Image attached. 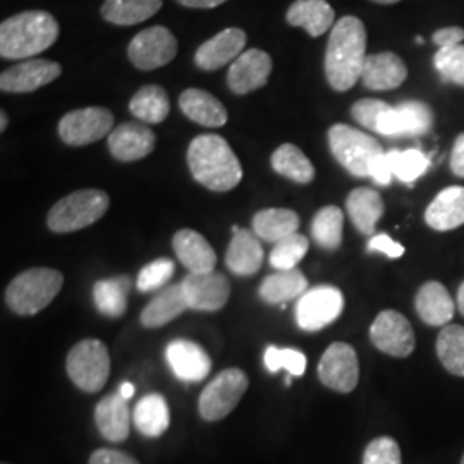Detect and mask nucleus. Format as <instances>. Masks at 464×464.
<instances>
[{
  "label": "nucleus",
  "instance_id": "obj_1",
  "mask_svg": "<svg viewBox=\"0 0 464 464\" xmlns=\"http://www.w3.org/2000/svg\"><path fill=\"white\" fill-rule=\"evenodd\" d=\"M366 30L362 19L341 17L332 26L325 53L327 82L335 92H348L362 80L366 61Z\"/></svg>",
  "mask_w": 464,
  "mask_h": 464
},
{
  "label": "nucleus",
  "instance_id": "obj_2",
  "mask_svg": "<svg viewBox=\"0 0 464 464\" xmlns=\"http://www.w3.org/2000/svg\"><path fill=\"white\" fill-rule=\"evenodd\" d=\"M188 166L195 181L217 193L231 191L243 179L241 162L218 134H199L189 143Z\"/></svg>",
  "mask_w": 464,
  "mask_h": 464
},
{
  "label": "nucleus",
  "instance_id": "obj_3",
  "mask_svg": "<svg viewBox=\"0 0 464 464\" xmlns=\"http://www.w3.org/2000/svg\"><path fill=\"white\" fill-rule=\"evenodd\" d=\"M59 38V23L45 11H26L0 24V55L4 59H30L49 49Z\"/></svg>",
  "mask_w": 464,
  "mask_h": 464
},
{
  "label": "nucleus",
  "instance_id": "obj_4",
  "mask_svg": "<svg viewBox=\"0 0 464 464\" xmlns=\"http://www.w3.org/2000/svg\"><path fill=\"white\" fill-rule=\"evenodd\" d=\"M64 276L59 270L36 266L21 272L7 285L5 303L21 316H32L45 310L59 295Z\"/></svg>",
  "mask_w": 464,
  "mask_h": 464
},
{
  "label": "nucleus",
  "instance_id": "obj_5",
  "mask_svg": "<svg viewBox=\"0 0 464 464\" xmlns=\"http://www.w3.org/2000/svg\"><path fill=\"white\" fill-rule=\"evenodd\" d=\"M109 195L102 189H80L59 199L47 216L50 231L66 234L95 224L109 210Z\"/></svg>",
  "mask_w": 464,
  "mask_h": 464
},
{
  "label": "nucleus",
  "instance_id": "obj_6",
  "mask_svg": "<svg viewBox=\"0 0 464 464\" xmlns=\"http://www.w3.org/2000/svg\"><path fill=\"white\" fill-rule=\"evenodd\" d=\"M329 147L334 159L356 178L370 176V164L383 153L381 143L363 131L346 124H335L329 130Z\"/></svg>",
  "mask_w": 464,
  "mask_h": 464
},
{
  "label": "nucleus",
  "instance_id": "obj_7",
  "mask_svg": "<svg viewBox=\"0 0 464 464\" xmlns=\"http://www.w3.org/2000/svg\"><path fill=\"white\" fill-rule=\"evenodd\" d=\"M69 379L84 392H99L109 381V349L97 339H84L69 351L66 360Z\"/></svg>",
  "mask_w": 464,
  "mask_h": 464
},
{
  "label": "nucleus",
  "instance_id": "obj_8",
  "mask_svg": "<svg viewBox=\"0 0 464 464\" xmlns=\"http://www.w3.org/2000/svg\"><path fill=\"white\" fill-rule=\"evenodd\" d=\"M246 373L239 368H227L210 382L198 399V411L207 421H218L231 413L248 389Z\"/></svg>",
  "mask_w": 464,
  "mask_h": 464
},
{
  "label": "nucleus",
  "instance_id": "obj_9",
  "mask_svg": "<svg viewBox=\"0 0 464 464\" xmlns=\"http://www.w3.org/2000/svg\"><path fill=\"white\" fill-rule=\"evenodd\" d=\"M344 308L343 293L334 285H316L306 291L296 304V322L299 329L316 332L335 322Z\"/></svg>",
  "mask_w": 464,
  "mask_h": 464
},
{
  "label": "nucleus",
  "instance_id": "obj_10",
  "mask_svg": "<svg viewBox=\"0 0 464 464\" xmlns=\"http://www.w3.org/2000/svg\"><path fill=\"white\" fill-rule=\"evenodd\" d=\"M114 116L105 107H86L72 112L59 122V136L71 147H84L112 133Z\"/></svg>",
  "mask_w": 464,
  "mask_h": 464
},
{
  "label": "nucleus",
  "instance_id": "obj_11",
  "mask_svg": "<svg viewBox=\"0 0 464 464\" xmlns=\"http://www.w3.org/2000/svg\"><path fill=\"white\" fill-rule=\"evenodd\" d=\"M178 40L166 26H151L134 36L128 47V57L141 71H153L174 61Z\"/></svg>",
  "mask_w": 464,
  "mask_h": 464
},
{
  "label": "nucleus",
  "instance_id": "obj_12",
  "mask_svg": "<svg viewBox=\"0 0 464 464\" xmlns=\"http://www.w3.org/2000/svg\"><path fill=\"white\" fill-rule=\"evenodd\" d=\"M318 379L332 391L353 392L360 381V363L354 348L346 343L331 344L320 360Z\"/></svg>",
  "mask_w": 464,
  "mask_h": 464
},
{
  "label": "nucleus",
  "instance_id": "obj_13",
  "mask_svg": "<svg viewBox=\"0 0 464 464\" xmlns=\"http://www.w3.org/2000/svg\"><path fill=\"white\" fill-rule=\"evenodd\" d=\"M370 339L375 348L394 358H406L416 348L411 324L394 310H385L377 315L370 327Z\"/></svg>",
  "mask_w": 464,
  "mask_h": 464
},
{
  "label": "nucleus",
  "instance_id": "obj_14",
  "mask_svg": "<svg viewBox=\"0 0 464 464\" xmlns=\"http://www.w3.org/2000/svg\"><path fill=\"white\" fill-rule=\"evenodd\" d=\"M433 112L423 102H402L396 107H389L379 121L377 133L387 138L399 136H421L431 130Z\"/></svg>",
  "mask_w": 464,
  "mask_h": 464
},
{
  "label": "nucleus",
  "instance_id": "obj_15",
  "mask_svg": "<svg viewBox=\"0 0 464 464\" xmlns=\"http://www.w3.org/2000/svg\"><path fill=\"white\" fill-rule=\"evenodd\" d=\"M181 284L188 308L197 312H217L231 296V284L220 272L188 274Z\"/></svg>",
  "mask_w": 464,
  "mask_h": 464
},
{
  "label": "nucleus",
  "instance_id": "obj_16",
  "mask_svg": "<svg viewBox=\"0 0 464 464\" xmlns=\"http://www.w3.org/2000/svg\"><path fill=\"white\" fill-rule=\"evenodd\" d=\"M63 67L47 59H28L0 74V88L7 93H30L57 80Z\"/></svg>",
  "mask_w": 464,
  "mask_h": 464
},
{
  "label": "nucleus",
  "instance_id": "obj_17",
  "mask_svg": "<svg viewBox=\"0 0 464 464\" xmlns=\"http://www.w3.org/2000/svg\"><path fill=\"white\" fill-rule=\"evenodd\" d=\"M270 72L272 59L266 52L260 49L246 50L232 63L227 84L232 93L246 95L249 92L266 86Z\"/></svg>",
  "mask_w": 464,
  "mask_h": 464
},
{
  "label": "nucleus",
  "instance_id": "obj_18",
  "mask_svg": "<svg viewBox=\"0 0 464 464\" xmlns=\"http://www.w3.org/2000/svg\"><path fill=\"white\" fill-rule=\"evenodd\" d=\"M155 143V133L140 122H122L109 134V150L121 162H134L149 157Z\"/></svg>",
  "mask_w": 464,
  "mask_h": 464
},
{
  "label": "nucleus",
  "instance_id": "obj_19",
  "mask_svg": "<svg viewBox=\"0 0 464 464\" xmlns=\"http://www.w3.org/2000/svg\"><path fill=\"white\" fill-rule=\"evenodd\" d=\"M167 363L174 375L184 382L207 379L212 370V360L207 351L188 339H176L167 346Z\"/></svg>",
  "mask_w": 464,
  "mask_h": 464
},
{
  "label": "nucleus",
  "instance_id": "obj_20",
  "mask_svg": "<svg viewBox=\"0 0 464 464\" xmlns=\"http://www.w3.org/2000/svg\"><path fill=\"white\" fill-rule=\"evenodd\" d=\"M246 47V34L241 28H227L207 40L195 53V63L203 71H216L234 63Z\"/></svg>",
  "mask_w": 464,
  "mask_h": 464
},
{
  "label": "nucleus",
  "instance_id": "obj_21",
  "mask_svg": "<svg viewBox=\"0 0 464 464\" xmlns=\"http://www.w3.org/2000/svg\"><path fill=\"white\" fill-rule=\"evenodd\" d=\"M408 67L394 52H381L368 55L362 82L368 90L385 92L394 90L406 82Z\"/></svg>",
  "mask_w": 464,
  "mask_h": 464
},
{
  "label": "nucleus",
  "instance_id": "obj_22",
  "mask_svg": "<svg viewBox=\"0 0 464 464\" xmlns=\"http://www.w3.org/2000/svg\"><path fill=\"white\" fill-rule=\"evenodd\" d=\"M172 248L176 256L189 274H208L214 272L217 255L210 243L193 229H181L172 237Z\"/></svg>",
  "mask_w": 464,
  "mask_h": 464
},
{
  "label": "nucleus",
  "instance_id": "obj_23",
  "mask_svg": "<svg viewBox=\"0 0 464 464\" xmlns=\"http://www.w3.org/2000/svg\"><path fill=\"white\" fill-rule=\"evenodd\" d=\"M95 423L100 435L109 442H124L130 437L131 411L121 394H109L95 408Z\"/></svg>",
  "mask_w": 464,
  "mask_h": 464
},
{
  "label": "nucleus",
  "instance_id": "obj_24",
  "mask_svg": "<svg viewBox=\"0 0 464 464\" xmlns=\"http://www.w3.org/2000/svg\"><path fill=\"white\" fill-rule=\"evenodd\" d=\"M264 248L255 232L239 229L234 232L231 245L226 253V264L232 274L249 277L255 276L264 264Z\"/></svg>",
  "mask_w": 464,
  "mask_h": 464
},
{
  "label": "nucleus",
  "instance_id": "obj_25",
  "mask_svg": "<svg viewBox=\"0 0 464 464\" xmlns=\"http://www.w3.org/2000/svg\"><path fill=\"white\" fill-rule=\"evenodd\" d=\"M425 220L435 231H452L464 224V188L442 189L425 212Z\"/></svg>",
  "mask_w": 464,
  "mask_h": 464
},
{
  "label": "nucleus",
  "instance_id": "obj_26",
  "mask_svg": "<svg viewBox=\"0 0 464 464\" xmlns=\"http://www.w3.org/2000/svg\"><path fill=\"white\" fill-rule=\"evenodd\" d=\"M415 306L418 316L431 327L448 325L456 310L448 289L440 282L435 281L427 282L420 287Z\"/></svg>",
  "mask_w": 464,
  "mask_h": 464
},
{
  "label": "nucleus",
  "instance_id": "obj_27",
  "mask_svg": "<svg viewBox=\"0 0 464 464\" xmlns=\"http://www.w3.org/2000/svg\"><path fill=\"white\" fill-rule=\"evenodd\" d=\"M179 107L184 116L205 128H220L229 119L222 102L198 88H189L183 92L179 97Z\"/></svg>",
  "mask_w": 464,
  "mask_h": 464
},
{
  "label": "nucleus",
  "instance_id": "obj_28",
  "mask_svg": "<svg viewBox=\"0 0 464 464\" xmlns=\"http://www.w3.org/2000/svg\"><path fill=\"white\" fill-rule=\"evenodd\" d=\"M188 308L184 296L183 284H172L162 289L155 298L150 301L141 312V325L147 329L164 327L169 322L181 315Z\"/></svg>",
  "mask_w": 464,
  "mask_h": 464
},
{
  "label": "nucleus",
  "instance_id": "obj_29",
  "mask_svg": "<svg viewBox=\"0 0 464 464\" xmlns=\"http://www.w3.org/2000/svg\"><path fill=\"white\" fill-rule=\"evenodd\" d=\"M285 19L291 26L306 30L310 36H320L334 26L335 13L327 0H296Z\"/></svg>",
  "mask_w": 464,
  "mask_h": 464
},
{
  "label": "nucleus",
  "instance_id": "obj_30",
  "mask_svg": "<svg viewBox=\"0 0 464 464\" xmlns=\"http://www.w3.org/2000/svg\"><path fill=\"white\" fill-rule=\"evenodd\" d=\"M349 218L362 234H373L375 226L383 216V199L370 188H356L346 199Z\"/></svg>",
  "mask_w": 464,
  "mask_h": 464
},
{
  "label": "nucleus",
  "instance_id": "obj_31",
  "mask_svg": "<svg viewBox=\"0 0 464 464\" xmlns=\"http://www.w3.org/2000/svg\"><path fill=\"white\" fill-rule=\"evenodd\" d=\"M308 289V281L299 268L277 270L260 284V298L268 304H282L301 298Z\"/></svg>",
  "mask_w": 464,
  "mask_h": 464
},
{
  "label": "nucleus",
  "instance_id": "obj_32",
  "mask_svg": "<svg viewBox=\"0 0 464 464\" xmlns=\"http://www.w3.org/2000/svg\"><path fill=\"white\" fill-rule=\"evenodd\" d=\"M133 423L141 435L155 439L166 433L170 425V411L162 394H149L138 401L133 411Z\"/></svg>",
  "mask_w": 464,
  "mask_h": 464
},
{
  "label": "nucleus",
  "instance_id": "obj_33",
  "mask_svg": "<svg viewBox=\"0 0 464 464\" xmlns=\"http://www.w3.org/2000/svg\"><path fill=\"white\" fill-rule=\"evenodd\" d=\"M253 232L268 243H279L291 234H296L299 216L289 208H266L253 217Z\"/></svg>",
  "mask_w": 464,
  "mask_h": 464
},
{
  "label": "nucleus",
  "instance_id": "obj_34",
  "mask_svg": "<svg viewBox=\"0 0 464 464\" xmlns=\"http://www.w3.org/2000/svg\"><path fill=\"white\" fill-rule=\"evenodd\" d=\"M162 7V0H105L102 16L117 26H133L143 23Z\"/></svg>",
  "mask_w": 464,
  "mask_h": 464
},
{
  "label": "nucleus",
  "instance_id": "obj_35",
  "mask_svg": "<svg viewBox=\"0 0 464 464\" xmlns=\"http://www.w3.org/2000/svg\"><path fill=\"white\" fill-rule=\"evenodd\" d=\"M130 111L136 119L147 124H160L170 112V100L162 86L149 84L134 93Z\"/></svg>",
  "mask_w": 464,
  "mask_h": 464
},
{
  "label": "nucleus",
  "instance_id": "obj_36",
  "mask_svg": "<svg viewBox=\"0 0 464 464\" xmlns=\"http://www.w3.org/2000/svg\"><path fill=\"white\" fill-rule=\"evenodd\" d=\"M131 281L126 276L99 281L93 285V301L102 315L119 318L128 310Z\"/></svg>",
  "mask_w": 464,
  "mask_h": 464
},
{
  "label": "nucleus",
  "instance_id": "obj_37",
  "mask_svg": "<svg viewBox=\"0 0 464 464\" xmlns=\"http://www.w3.org/2000/svg\"><path fill=\"white\" fill-rule=\"evenodd\" d=\"M272 167L277 174L299 184H308L315 178V167L296 145L285 143L272 153Z\"/></svg>",
  "mask_w": 464,
  "mask_h": 464
},
{
  "label": "nucleus",
  "instance_id": "obj_38",
  "mask_svg": "<svg viewBox=\"0 0 464 464\" xmlns=\"http://www.w3.org/2000/svg\"><path fill=\"white\" fill-rule=\"evenodd\" d=\"M344 214L337 207H324L316 212L312 222V236L316 245L324 249H337L343 243Z\"/></svg>",
  "mask_w": 464,
  "mask_h": 464
},
{
  "label": "nucleus",
  "instance_id": "obj_39",
  "mask_svg": "<svg viewBox=\"0 0 464 464\" xmlns=\"http://www.w3.org/2000/svg\"><path fill=\"white\" fill-rule=\"evenodd\" d=\"M437 354L449 373L464 377V327L446 325L437 339Z\"/></svg>",
  "mask_w": 464,
  "mask_h": 464
},
{
  "label": "nucleus",
  "instance_id": "obj_40",
  "mask_svg": "<svg viewBox=\"0 0 464 464\" xmlns=\"http://www.w3.org/2000/svg\"><path fill=\"white\" fill-rule=\"evenodd\" d=\"M394 178H398L401 183L413 184L418 178H421L429 167H430V159L427 153L421 150L410 149L401 151V150H391L387 151Z\"/></svg>",
  "mask_w": 464,
  "mask_h": 464
},
{
  "label": "nucleus",
  "instance_id": "obj_41",
  "mask_svg": "<svg viewBox=\"0 0 464 464\" xmlns=\"http://www.w3.org/2000/svg\"><path fill=\"white\" fill-rule=\"evenodd\" d=\"M310 241L303 234H291L285 239L276 243L274 249L270 251L268 262L276 270H293L298 268V264L308 253Z\"/></svg>",
  "mask_w": 464,
  "mask_h": 464
},
{
  "label": "nucleus",
  "instance_id": "obj_42",
  "mask_svg": "<svg viewBox=\"0 0 464 464\" xmlns=\"http://www.w3.org/2000/svg\"><path fill=\"white\" fill-rule=\"evenodd\" d=\"M433 66L446 83L464 86V45L439 49L433 57Z\"/></svg>",
  "mask_w": 464,
  "mask_h": 464
},
{
  "label": "nucleus",
  "instance_id": "obj_43",
  "mask_svg": "<svg viewBox=\"0 0 464 464\" xmlns=\"http://www.w3.org/2000/svg\"><path fill=\"white\" fill-rule=\"evenodd\" d=\"M264 362H266V370L272 373L284 368L289 372V375L301 377L306 370V356L298 349H279L276 346H268Z\"/></svg>",
  "mask_w": 464,
  "mask_h": 464
},
{
  "label": "nucleus",
  "instance_id": "obj_44",
  "mask_svg": "<svg viewBox=\"0 0 464 464\" xmlns=\"http://www.w3.org/2000/svg\"><path fill=\"white\" fill-rule=\"evenodd\" d=\"M174 272H176V266L172 260L159 258L140 270L136 287L140 293H151V291L162 289L167 282L172 279Z\"/></svg>",
  "mask_w": 464,
  "mask_h": 464
},
{
  "label": "nucleus",
  "instance_id": "obj_45",
  "mask_svg": "<svg viewBox=\"0 0 464 464\" xmlns=\"http://www.w3.org/2000/svg\"><path fill=\"white\" fill-rule=\"evenodd\" d=\"M401 449L392 437H379L365 449L363 464H401Z\"/></svg>",
  "mask_w": 464,
  "mask_h": 464
},
{
  "label": "nucleus",
  "instance_id": "obj_46",
  "mask_svg": "<svg viewBox=\"0 0 464 464\" xmlns=\"http://www.w3.org/2000/svg\"><path fill=\"white\" fill-rule=\"evenodd\" d=\"M391 105L382 102V100L363 99L356 102L351 107V116L354 117V121L358 124H362L366 130L377 133L379 131V121L382 114L389 109Z\"/></svg>",
  "mask_w": 464,
  "mask_h": 464
},
{
  "label": "nucleus",
  "instance_id": "obj_47",
  "mask_svg": "<svg viewBox=\"0 0 464 464\" xmlns=\"http://www.w3.org/2000/svg\"><path fill=\"white\" fill-rule=\"evenodd\" d=\"M373 181L381 186H389L392 178H394V172H392V166H391V160H389V155L387 151H383L379 157L373 159V162L370 164V176Z\"/></svg>",
  "mask_w": 464,
  "mask_h": 464
},
{
  "label": "nucleus",
  "instance_id": "obj_48",
  "mask_svg": "<svg viewBox=\"0 0 464 464\" xmlns=\"http://www.w3.org/2000/svg\"><path fill=\"white\" fill-rule=\"evenodd\" d=\"M368 251H379L387 255L389 258H401L404 255V246L399 245L398 241L391 239L387 234H377L370 239Z\"/></svg>",
  "mask_w": 464,
  "mask_h": 464
},
{
  "label": "nucleus",
  "instance_id": "obj_49",
  "mask_svg": "<svg viewBox=\"0 0 464 464\" xmlns=\"http://www.w3.org/2000/svg\"><path fill=\"white\" fill-rule=\"evenodd\" d=\"M90 464H140L133 456L116 449H99L92 454Z\"/></svg>",
  "mask_w": 464,
  "mask_h": 464
},
{
  "label": "nucleus",
  "instance_id": "obj_50",
  "mask_svg": "<svg viewBox=\"0 0 464 464\" xmlns=\"http://www.w3.org/2000/svg\"><path fill=\"white\" fill-rule=\"evenodd\" d=\"M433 44L439 49H449V47H456L461 45L464 40V30L459 26H449V28H442L439 32H435L431 36Z\"/></svg>",
  "mask_w": 464,
  "mask_h": 464
},
{
  "label": "nucleus",
  "instance_id": "obj_51",
  "mask_svg": "<svg viewBox=\"0 0 464 464\" xmlns=\"http://www.w3.org/2000/svg\"><path fill=\"white\" fill-rule=\"evenodd\" d=\"M450 170L454 176L464 178V133L459 134L454 141L450 155Z\"/></svg>",
  "mask_w": 464,
  "mask_h": 464
},
{
  "label": "nucleus",
  "instance_id": "obj_52",
  "mask_svg": "<svg viewBox=\"0 0 464 464\" xmlns=\"http://www.w3.org/2000/svg\"><path fill=\"white\" fill-rule=\"evenodd\" d=\"M181 5L186 7H195V9H214L222 5L227 0H178Z\"/></svg>",
  "mask_w": 464,
  "mask_h": 464
},
{
  "label": "nucleus",
  "instance_id": "obj_53",
  "mask_svg": "<svg viewBox=\"0 0 464 464\" xmlns=\"http://www.w3.org/2000/svg\"><path fill=\"white\" fill-rule=\"evenodd\" d=\"M119 394H121V398L131 399L134 396V385L131 382H124L121 387H119Z\"/></svg>",
  "mask_w": 464,
  "mask_h": 464
},
{
  "label": "nucleus",
  "instance_id": "obj_54",
  "mask_svg": "<svg viewBox=\"0 0 464 464\" xmlns=\"http://www.w3.org/2000/svg\"><path fill=\"white\" fill-rule=\"evenodd\" d=\"M458 308H459L461 315L464 316V282L459 285V291H458Z\"/></svg>",
  "mask_w": 464,
  "mask_h": 464
},
{
  "label": "nucleus",
  "instance_id": "obj_55",
  "mask_svg": "<svg viewBox=\"0 0 464 464\" xmlns=\"http://www.w3.org/2000/svg\"><path fill=\"white\" fill-rule=\"evenodd\" d=\"M7 121H9V119L5 116V112L2 111V112H0V131H2V133H4L5 128H7Z\"/></svg>",
  "mask_w": 464,
  "mask_h": 464
},
{
  "label": "nucleus",
  "instance_id": "obj_56",
  "mask_svg": "<svg viewBox=\"0 0 464 464\" xmlns=\"http://www.w3.org/2000/svg\"><path fill=\"white\" fill-rule=\"evenodd\" d=\"M373 2H377V4H385V5H389V4H398L401 0H373Z\"/></svg>",
  "mask_w": 464,
  "mask_h": 464
},
{
  "label": "nucleus",
  "instance_id": "obj_57",
  "mask_svg": "<svg viewBox=\"0 0 464 464\" xmlns=\"http://www.w3.org/2000/svg\"><path fill=\"white\" fill-rule=\"evenodd\" d=\"M415 40L416 44H421V45H423V42H425V40H423V36H416Z\"/></svg>",
  "mask_w": 464,
  "mask_h": 464
},
{
  "label": "nucleus",
  "instance_id": "obj_58",
  "mask_svg": "<svg viewBox=\"0 0 464 464\" xmlns=\"http://www.w3.org/2000/svg\"><path fill=\"white\" fill-rule=\"evenodd\" d=\"M461 464H464V456H463V459H461Z\"/></svg>",
  "mask_w": 464,
  "mask_h": 464
},
{
  "label": "nucleus",
  "instance_id": "obj_59",
  "mask_svg": "<svg viewBox=\"0 0 464 464\" xmlns=\"http://www.w3.org/2000/svg\"><path fill=\"white\" fill-rule=\"evenodd\" d=\"M2 464H7V463H2Z\"/></svg>",
  "mask_w": 464,
  "mask_h": 464
}]
</instances>
